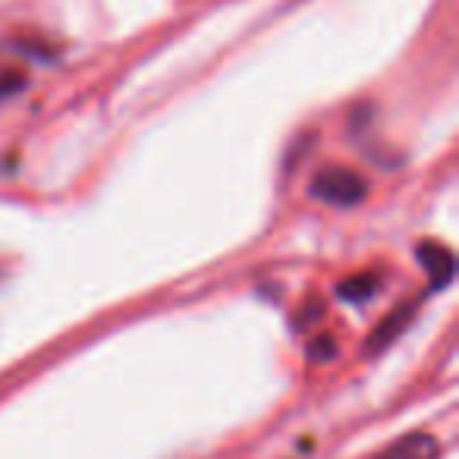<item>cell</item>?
<instances>
[{"mask_svg": "<svg viewBox=\"0 0 459 459\" xmlns=\"http://www.w3.org/2000/svg\"><path fill=\"white\" fill-rule=\"evenodd\" d=\"M377 287H381V281H377L375 274H356V277H350V281L340 283L337 296L343 302H368L371 296L377 293Z\"/></svg>", "mask_w": 459, "mask_h": 459, "instance_id": "4", "label": "cell"}, {"mask_svg": "<svg viewBox=\"0 0 459 459\" xmlns=\"http://www.w3.org/2000/svg\"><path fill=\"white\" fill-rule=\"evenodd\" d=\"M22 85H26V79H22V76H4V79H0V98L13 95V91H20Z\"/></svg>", "mask_w": 459, "mask_h": 459, "instance_id": "7", "label": "cell"}, {"mask_svg": "<svg viewBox=\"0 0 459 459\" xmlns=\"http://www.w3.org/2000/svg\"><path fill=\"white\" fill-rule=\"evenodd\" d=\"M337 352V346H333V340L331 337H318L312 343V350H308V356L315 359V362H327V359Z\"/></svg>", "mask_w": 459, "mask_h": 459, "instance_id": "6", "label": "cell"}, {"mask_svg": "<svg viewBox=\"0 0 459 459\" xmlns=\"http://www.w3.org/2000/svg\"><path fill=\"white\" fill-rule=\"evenodd\" d=\"M419 262L425 264V274L431 277L434 290H444L453 283V274H456V258L446 246L440 243H421L419 246Z\"/></svg>", "mask_w": 459, "mask_h": 459, "instance_id": "2", "label": "cell"}, {"mask_svg": "<svg viewBox=\"0 0 459 459\" xmlns=\"http://www.w3.org/2000/svg\"><path fill=\"white\" fill-rule=\"evenodd\" d=\"M440 444L431 434H403L400 440L387 446L377 459H437Z\"/></svg>", "mask_w": 459, "mask_h": 459, "instance_id": "3", "label": "cell"}, {"mask_svg": "<svg viewBox=\"0 0 459 459\" xmlns=\"http://www.w3.org/2000/svg\"><path fill=\"white\" fill-rule=\"evenodd\" d=\"M412 318V308L409 306H403V308H396L394 315H390L387 321H384L381 327H377L375 333H371V340H368V350L371 352H377V350H384V346L390 343V340L396 337V333L403 331V327H406V321Z\"/></svg>", "mask_w": 459, "mask_h": 459, "instance_id": "5", "label": "cell"}, {"mask_svg": "<svg viewBox=\"0 0 459 459\" xmlns=\"http://www.w3.org/2000/svg\"><path fill=\"white\" fill-rule=\"evenodd\" d=\"M315 202L333 204V208H356L368 195V179L350 167H327L308 186Z\"/></svg>", "mask_w": 459, "mask_h": 459, "instance_id": "1", "label": "cell"}]
</instances>
